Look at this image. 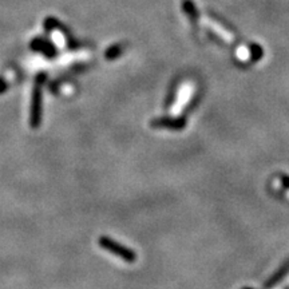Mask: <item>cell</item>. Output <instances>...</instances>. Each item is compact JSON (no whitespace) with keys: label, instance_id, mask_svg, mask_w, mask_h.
<instances>
[{"label":"cell","instance_id":"obj_1","mask_svg":"<svg viewBox=\"0 0 289 289\" xmlns=\"http://www.w3.org/2000/svg\"><path fill=\"white\" fill-rule=\"evenodd\" d=\"M98 242L101 245V248H103L105 251H109L110 253H113V255L118 256L119 259H122L123 261H126V263H134L135 260H137V255L134 253V251H132L130 248H126L125 245L111 240L109 237H101Z\"/></svg>","mask_w":289,"mask_h":289},{"label":"cell","instance_id":"obj_2","mask_svg":"<svg viewBox=\"0 0 289 289\" xmlns=\"http://www.w3.org/2000/svg\"><path fill=\"white\" fill-rule=\"evenodd\" d=\"M151 126L155 129H169V130H181L186 125V120L184 118H155L151 120Z\"/></svg>","mask_w":289,"mask_h":289},{"label":"cell","instance_id":"obj_3","mask_svg":"<svg viewBox=\"0 0 289 289\" xmlns=\"http://www.w3.org/2000/svg\"><path fill=\"white\" fill-rule=\"evenodd\" d=\"M244 289H252V288H244Z\"/></svg>","mask_w":289,"mask_h":289}]
</instances>
